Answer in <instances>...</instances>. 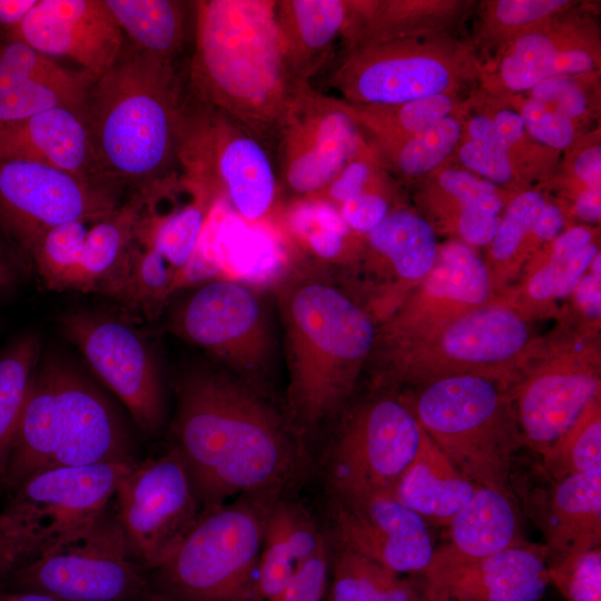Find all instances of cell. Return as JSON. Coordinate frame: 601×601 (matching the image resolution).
<instances>
[{
  "instance_id": "cell-1",
  "label": "cell",
  "mask_w": 601,
  "mask_h": 601,
  "mask_svg": "<svg viewBox=\"0 0 601 601\" xmlns=\"http://www.w3.org/2000/svg\"><path fill=\"white\" fill-rule=\"evenodd\" d=\"M176 396L175 447L205 508L273 491L289 475L286 424L258 387L226 370L194 365L177 378Z\"/></svg>"
},
{
  "instance_id": "cell-2",
  "label": "cell",
  "mask_w": 601,
  "mask_h": 601,
  "mask_svg": "<svg viewBox=\"0 0 601 601\" xmlns=\"http://www.w3.org/2000/svg\"><path fill=\"white\" fill-rule=\"evenodd\" d=\"M195 7L190 86L267 149L298 97L311 86L293 71L273 0H204Z\"/></svg>"
},
{
  "instance_id": "cell-3",
  "label": "cell",
  "mask_w": 601,
  "mask_h": 601,
  "mask_svg": "<svg viewBox=\"0 0 601 601\" xmlns=\"http://www.w3.org/2000/svg\"><path fill=\"white\" fill-rule=\"evenodd\" d=\"M273 287L285 334L288 421L311 431L351 397L372 354L377 325L316 265L287 267Z\"/></svg>"
},
{
  "instance_id": "cell-4",
  "label": "cell",
  "mask_w": 601,
  "mask_h": 601,
  "mask_svg": "<svg viewBox=\"0 0 601 601\" xmlns=\"http://www.w3.org/2000/svg\"><path fill=\"white\" fill-rule=\"evenodd\" d=\"M185 105L173 61L127 41L97 78L86 119L101 175L148 189L177 178Z\"/></svg>"
},
{
  "instance_id": "cell-5",
  "label": "cell",
  "mask_w": 601,
  "mask_h": 601,
  "mask_svg": "<svg viewBox=\"0 0 601 601\" xmlns=\"http://www.w3.org/2000/svg\"><path fill=\"white\" fill-rule=\"evenodd\" d=\"M129 431L102 392L57 351L38 362L2 487L62 466L134 463Z\"/></svg>"
},
{
  "instance_id": "cell-6",
  "label": "cell",
  "mask_w": 601,
  "mask_h": 601,
  "mask_svg": "<svg viewBox=\"0 0 601 601\" xmlns=\"http://www.w3.org/2000/svg\"><path fill=\"white\" fill-rule=\"evenodd\" d=\"M533 323L500 295L426 334L375 343L367 362L374 371V385L393 391L474 375L509 387L541 337Z\"/></svg>"
},
{
  "instance_id": "cell-7",
  "label": "cell",
  "mask_w": 601,
  "mask_h": 601,
  "mask_svg": "<svg viewBox=\"0 0 601 601\" xmlns=\"http://www.w3.org/2000/svg\"><path fill=\"white\" fill-rule=\"evenodd\" d=\"M402 394L439 450L471 482L509 492L515 452L522 445L513 405L503 384L459 375Z\"/></svg>"
},
{
  "instance_id": "cell-8",
  "label": "cell",
  "mask_w": 601,
  "mask_h": 601,
  "mask_svg": "<svg viewBox=\"0 0 601 601\" xmlns=\"http://www.w3.org/2000/svg\"><path fill=\"white\" fill-rule=\"evenodd\" d=\"M268 510L244 500L205 508L157 569L162 585L180 601H262L257 563Z\"/></svg>"
},
{
  "instance_id": "cell-9",
  "label": "cell",
  "mask_w": 601,
  "mask_h": 601,
  "mask_svg": "<svg viewBox=\"0 0 601 601\" xmlns=\"http://www.w3.org/2000/svg\"><path fill=\"white\" fill-rule=\"evenodd\" d=\"M600 336L560 323L508 387L522 445L541 456L601 396Z\"/></svg>"
},
{
  "instance_id": "cell-10",
  "label": "cell",
  "mask_w": 601,
  "mask_h": 601,
  "mask_svg": "<svg viewBox=\"0 0 601 601\" xmlns=\"http://www.w3.org/2000/svg\"><path fill=\"white\" fill-rule=\"evenodd\" d=\"M197 101V107H185L184 111L179 147L183 177L228 201L240 219L262 220L277 188L267 147L227 115Z\"/></svg>"
},
{
  "instance_id": "cell-11",
  "label": "cell",
  "mask_w": 601,
  "mask_h": 601,
  "mask_svg": "<svg viewBox=\"0 0 601 601\" xmlns=\"http://www.w3.org/2000/svg\"><path fill=\"white\" fill-rule=\"evenodd\" d=\"M16 590L66 601H136L146 587L116 516L91 526L23 563L7 578Z\"/></svg>"
},
{
  "instance_id": "cell-12",
  "label": "cell",
  "mask_w": 601,
  "mask_h": 601,
  "mask_svg": "<svg viewBox=\"0 0 601 601\" xmlns=\"http://www.w3.org/2000/svg\"><path fill=\"white\" fill-rule=\"evenodd\" d=\"M170 328L258 388L270 372L274 337L252 285L226 277L203 283L175 308Z\"/></svg>"
},
{
  "instance_id": "cell-13",
  "label": "cell",
  "mask_w": 601,
  "mask_h": 601,
  "mask_svg": "<svg viewBox=\"0 0 601 601\" xmlns=\"http://www.w3.org/2000/svg\"><path fill=\"white\" fill-rule=\"evenodd\" d=\"M342 420L332 455L338 497L393 491L424 431L402 394L381 390Z\"/></svg>"
},
{
  "instance_id": "cell-14",
  "label": "cell",
  "mask_w": 601,
  "mask_h": 601,
  "mask_svg": "<svg viewBox=\"0 0 601 601\" xmlns=\"http://www.w3.org/2000/svg\"><path fill=\"white\" fill-rule=\"evenodd\" d=\"M135 463L53 467L29 476L11 490L2 512L21 535L29 561L104 515Z\"/></svg>"
},
{
  "instance_id": "cell-15",
  "label": "cell",
  "mask_w": 601,
  "mask_h": 601,
  "mask_svg": "<svg viewBox=\"0 0 601 601\" xmlns=\"http://www.w3.org/2000/svg\"><path fill=\"white\" fill-rule=\"evenodd\" d=\"M142 193L115 210L59 225L32 250L45 285L57 292H98L117 298L122 288L134 243Z\"/></svg>"
},
{
  "instance_id": "cell-16",
  "label": "cell",
  "mask_w": 601,
  "mask_h": 601,
  "mask_svg": "<svg viewBox=\"0 0 601 601\" xmlns=\"http://www.w3.org/2000/svg\"><path fill=\"white\" fill-rule=\"evenodd\" d=\"M116 519L135 561L158 569L197 522L198 499L174 446L135 463L115 493Z\"/></svg>"
},
{
  "instance_id": "cell-17",
  "label": "cell",
  "mask_w": 601,
  "mask_h": 601,
  "mask_svg": "<svg viewBox=\"0 0 601 601\" xmlns=\"http://www.w3.org/2000/svg\"><path fill=\"white\" fill-rule=\"evenodd\" d=\"M457 55L436 41L405 37L346 51L328 86L354 106H391L449 93L460 73Z\"/></svg>"
},
{
  "instance_id": "cell-18",
  "label": "cell",
  "mask_w": 601,
  "mask_h": 601,
  "mask_svg": "<svg viewBox=\"0 0 601 601\" xmlns=\"http://www.w3.org/2000/svg\"><path fill=\"white\" fill-rule=\"evenodd\" d=\"M119 184L86 179L20 158H0V229L27 253L50 229L108 214Z\"/></svg>"
},
{
  "instance_id": "cell-19",
  "label": "cell",
  "mask_w": 601,
  "mask_h": 601,
  "mask_svg": "<svg viewBox=\"0 0 601 601\" xmlns=\"http://www.w3.org/2000/svg\"><path fill=\"white\" fill-rule=\"evenodd\" d=\"M63 336L95 375L121 401L136 424L152 433L164 423L165 401L156 354L147 338L125 319L93 311L59 317Z\"/></svg>"
},
{
  "instance_id": "cell-20",
  "label": "cell",
  "mask_w": 601,
  "mask_h": 601,
  "mask_svg": "<svg viewBox=\"0 0 601 601\" xmlns=\"http://www.w3.org/2000/svg\"><path fill=\"white\" fill-rule=\"evenodd\" d=\"M363 145L359 127L345 102L309 86L293 105L277 135V176L293 195L314 197Z\"/></svg>"
},
{
  "instance_id": "cell-21",
  "label": "cell",
  "mask_w": 601,
  "mask_h": 601,
  "mask_svg": "<svg viewBox=\"0 0 601 601\" xmlns=\"http://www.w3.org/2000/svg\"><path fill=\"white\" fill-rule=\"evenodd\" d=\"M499 296L474 248L461 240L447 242L439 247L426 277L377 325L375 343L426 334Z\"/></svg>"
},
{
  "instance_id": "cell-22",
  "label": "cell",
  "mask_w": 601,
  "mask_h": 601,
  "mask_svg": "<svg viewBox=\"0 0 601 601\" xmlns=\"http://www.w3.org/2000/svg\"><path fill=\"white\" fill-rule=\"evenodd\" d=\"M343 546L397 574L423 573L434 544L427 522L393 491L338 497L335 508Z\"/></svg>"
},
{
  "instance_id": "cell-23",
  "label": "cell",
  "mask_w": 601,
  "mask_h": 601,
  "mask_svg": "<svg viewBox=\"0 0 601 601\" xmlns=\"http://www.w3.org/2000/svg\"><path fill=\"white\" fill-rule=\"evenodd\" d=\"M363 273L372 289L363 305L383 323L433 268L439 246L432 224L407 209H393L366 234Z\"/></svg>"
},
{
  "instance_id": "cell-24",
  "label": "cell",
  "mask_w": 601,
  "mask_h": 601,
  "mask_svg": "<svg viewBox=\"0 0 601 601\" xmlns=\"http://www.w3.org/2000/svg\"><path fill=\"white\" fill-rule=\"evenodd\" d=\"M10 37L48 57H67L96 78L114 66L126 43L105 0H37Z\"/></svg>"
},
{
  "instance_id": "cell-25",
  "label": "cell",
  "mask_w": 601,
  "mask_h": 601,
  "mask_svg": "<svg viewBox=\"0 0 601 601\" xmlns=\"http://www.w3.org/2000/svg\"><path fill=\"white\" fill-rule=\"evenodd\" d=\"M96 79L6 36L0 40V125L58 107L86 110Z\"/></svg>"
},
{
  "instance_id": "cell-26",
  "label": "cell",
  "mask_w": 601,
  "mask_h": 601,
  "mask_svg": "<svg viewBox=\"0 0 601 601\" xmlns=\"http://www.w3.org/2000/svg\"><path fill=\"white\" fill-rule=\"evenodd\" d=\"M444 542L434 546L423 589L454 571L524 542L510 492L477 485L471 500L446 524ZM422 589V590H423Z\"/></svg>"
},
{
  "instance_id": "cell-27",
  "label": "cell",
  "mask_w": 601,
  "mask_h": 601,
  "mask_svg": "<svg viewBox=\"0 0 601 601\" xmlns=\"http://www.w3.org/2000/svg\"><path fill=\"white\" fill-rule=\"evenodd\" d=\"M549 584L546 548L524 541L423 589L422 600L540 601Z\"/></svg>"
},
{
  "instance_id": "cell-28",
  "label": "cell",
  "mask_w": 601,
  "mask_h": 601,
  "mask_svg": "<svg viewBox=\"0 0 601 601\" xmlns=\"http://www.w3.org/2000/svg\"><path fill=\"white\" fill-rule=\"evenodd\" d=\"M85 111L58 107L0 125V158L27 159L86 179H107L96 161Z\"/></svg>"
},
{
  "instance_id": "cell-29",
  "label": "cell",
  "mask_w": 601,
  "mask_h": 601,
  "mask_svg": "<svg viewBox=\"0 0 601 601\" xmlns=\"http://www.w3.org/2000/svg\"><path fill=\"white\" fill-rule=\"evenodd\" d=\"M548 562L585 552L601 544V473L555 480L543 512Z\"/></svg>"
},
{
  "instance_id": "cell-30",
  "label": "cell",
  "mask_w": 601,
  "mask_h": 601,
  "mask_svg": "<svg viewBox=\"0 0 601 601\" xmlns=\"http://www.w3.org/2000/svg\"><path fill=\"white\" fill-rule=\"evenodd\" d=\"M349 2L343 0H279L275 14L286 57L306 83L327 62L347 23Z\"/></svg>"
},
{
  "instance_id": "cell-31",
  "label": "cell",
  "mask_w": 601,
  "mask_h": 601,
  "mask_svg": "<svg viewBox=\"0 0 601 601\" xmlns=\"http://www.w3.org/2000/svg\"><path fill=\"white\" fill-rule=\"evenodd\" d=\"M476 486L424 432L417 453L396 482L393 493L426 522L446 526L471 500Z\"/></svg>"
},
{
  "instance_id": "cell-32",
  "label": "cell",
  "mask_w": 601,
  "mask_h": 601,
  "mask_svg": "<svg viewBox=\"0 0 601 601\" xmlns=\"http://www.w3.org/2000/svg\"><path fill=\"white\" fill-rule=\"evenodd\" d=\"M599 252L597 242L574 256L563 255L545 245L502 295L533 322L552 316L559 313V302L570 297Z\"/></svg>"
},
{
  "instance_id": "cell-33",
  "label": "cell",
  "mask_w": 601,
  "mask_h": 601,
  "mask_svg": "<svg viewBox=\"0 0 601 601\" xmlns=\"http://www.w3.org/2000/svg\"><path fill=\"white\" fill-rule=\"evenodd\" d=\"M191 199L175 204L168 210L155 206L144 190L142 204L135 226L134 240L158 252L177 274V279L190 260L207 218L217 199L195 185ZM177 283V282H176Z\"/></svg>"
},
{
  "instance_id": "cell-34",
  "label": "cell",
  "mask_w": 601,
  "mask_h": 601,
  "mask_svg": "<svg viewBox=\"0 0 601 601\" xmlns=\"http://www.w3.org/2000/svg\"><path fill=\"white\" fill-rule=\"evenodd\" d=\"M546 203L536 190L518 194L508 203L484 260L492 286L502 295L519 277L538 252L533 240L534 223Z\"/></svg>"
},
{
  "instance_id": "cell-35",
  "label": "cell",
  "mask_w": 601,
  "mask_h": 601,
  "mask_svg": "<svg viewBox=\"0 0 601 601\" xmlns=\"http://www.w3.org/2000/svg\"><path fill=\"white\" fill-rule=\"evenodd\" d=\"M130 43L173 61L186 38L185 2L174 0H105Z\"/></svg>"
},
{
  "instance_id": "cell-36",
  "label": "cell",
  "mask_w": 601,
  "mask_h": 601,
  "mask_svg": "<svg viewBox=\"0 0 601 601\" xmlns=\"http://www.w3.org/2000/svg\"><path fill=\"white\" fill-rule=\"evenodd\" d=\"M41 356L40 338L26 333L0 351V486Z\"/></svg>"
},
{
  "instance_id": "cell-37",
  "label": "cell",
  "mask_w": 601,
  "mask_h": 601,
  "mask_svg": "<svg viewBox=\"0 0 601 601\" xmlns=\"http://www.w3.org/2000/svg\"><path fill=\"white\" fill-rule=\"evenodd\" d=\"M572 41L564 29L543 24L519 32L500 58V83L510 91L531 90L551 78L556 56Z\"/></svg>"
},
{
  "instance_id": "cell-38",
  "label": "cell",
  "mask_w": 601,
  "mask_h": 601,
  "mask_svg": "<svg viewBox=\"0 0 601 601\" xmlns=\"http://www.w3.org/2000/svg\"><path fill=\"white\" fill-rule=\"evenodd\" d=\"M345 105L374 140H397L420 135L451 116L455 101L450 93H437L391 106Z\"/></svg>"
},
{
  "instance_id": "cell-39",
  "label": "cell",
  "mask_w": 601,
  "mask_h": 601,
  "mask_svg": "<svg viewBox=\"0 0 601 601\" xmlns=\"http://www.w3.org/2000/svg\"><path fill=\"white\" fill-rule=\"evenodd\" d=\"M462 132V121L451 115L420 135L374 142L380 156L397 173L415 177L436 168L454 149Z\"/></svg>"
},
{
  "instance_id": "cell-40",
  "label": "cell",
  "mask_w": 601,
  "mask_h": 601,
  "mask_svg": "<svg viewBox=\"0 0 601 601\" xmlns=\"http://www.w3.org/2000/svg\"><path fill=\"white\" fill-rule=\"evenodd\" d=\"M541 457L554 480L573 474L601 473V396L587 406Z\"/></svg>"
},
{
  "instance_id": "cell-41",
  "label": "cell",
  "mask_w": 601,
  "mask_h": 601,
  "mask_svg": "<svg viewBox=\"0 0 601 601\" xmlns=\"http://www.w3.org/2000/svg\"><path fill=\"white\" fill-rule=\"evenodd\" d=\"M306 199L290 211V227L312 254L325 262H335L345 254L351 229L336 207L317 198Z\"/></svg>"
},
{
  "instance_id": "cell-42",
  "label": "cell",
  "mask_w": 601,
  "mask_h": 601,
  "mask_svg": "<svg viewBox=\"0 0 601 601\" xmlns=\"http://www.w3.org/2000/svg\"><path fill=\"white\" fill-rule=\"evenodd\" d=\"M400 575L343 546L334 565L331 601H384Z\"/></svg>"
},
{
  "instance_id": "cell-43",
  "label": "cell",
  "mask_w": 601,
  "mask_h": 601,
  "mask_svg": "<svg viewBox=\"0 0 601 601\" xmlns=\"http://www.w3.org/2000/svg\"><path fill=\"white\" fill-rule=\"evenodd\" d=\"M548 577L565 601H601V549L548 562Z\"/></svg>"
},
{
  "instance_id": "cell-44",
  "label": "cell",
  "mask_w": 601,
  "mask_h": 601,
  "mask_svg": "<svg viewBox=\"0 0 601 601\" xmlns=\"http://www.w3.org/2000/svg\"><path fill=\"white\" fill-rule=\"evenodd\" d=\"M296 566L286 544L280 522L269 506L257 563V591L260 600L274 599L289 582Z\"/></svg>"
},
{
  "instance_id": "cell-45",
  "label": "cell",
  "mask_w": 601,
  "mask_h": 601,
  "mask_svg": "<svg viewBox=\"0 0 601 601\" xmlns=\"http://www.w3.org/2000/svg\"><path fill=\"white\" fill-rule=\"evenodd\" d=\"M569 307L560 321L590 334H598L601 319V254L594 256L588 272L570 295Z\"/></svg>"
},
{
  "instance_id": "cell-46",
  "label": "cell",
  "mask_w": 601,
  "mask_h": 601,
  "mask_svg": "<svg viewBox=\"0 0 601 601\" xmlns=\"http://www.w3.org/2000/svg\"><path fill=\"white\" fill-rule=\"evenodd\" d=\"M504 210L500 191L485 195L465 205L459 213L454 229L461 242L471 247H484L492 243Z\"/></svg>"
},
{
  "instance_id": "cell-47",
  "label": "cell",
  "mask_w": 601,
  "mask_h": 601,
  "mask_svg": "<svg viewBox=\"0 0 601 601\" xmlns=\"http://www.w3.org/2000/svg\"><path fill=\"white\" fill-rule=\"evenodd\" d=\"M272 510L280 522L286 544L297 565L325 548L322 535L300 506L277 502Z\"/></svg>"
},
{
  "instance_id": "cell-48",
  "label": "cell",
  "mask_w": 601,
  "mask_h": 601,
  "mask_svg": "<svg viewBox=\"0 0 601 601\" xmlns=\"http://www.w3.org/2000/svg\"><path fill=\"white\" fill-rule=\"evenodd\" d=\"M525 130L538 141L555 149L570 146L575 137L574 122L533 99L526 100L521 108Z\"/></svg>"
},
{
  "instance_id": "cell-49",
  "label": "cell",
  "mask_w": 601,
  "mask_h": 601,
  "mask_svg": "<svg viewBox=\"0 0 601 601\" xmlns=\"http://www.w3.org/2000/svg\"><path fill=\"white\" fill-rule=\"evenodd\" d=\"M459 158L470 171L495 186L511 184L514 178L510 154L496 142L469 139L460 146Z\"/></svg>"
},
{
  "instance_id": "cell-50",
  "label": "cell",
  "mask_w": 601,
  "mask_h": 601,
  "mask_svg": "<svg viewBox=\"0 0 601 601\" xmlns=\"http://www.w3.org/2000/svg\"><path fill=\"white\" fill-rule=\"evenodd\" d=\"M570 4L568 0H500L493 6L492 20L505 30L522 32L542 24Z\"/></svg>"
},
{
  "instance_id": "cell-51",
  "label": "cell",
  "mask_w": 601,
  "mask_h": 601,
  "mask_svg": "<svg viewBox=\"0 0 601 601\" xmlns=\"http://www.w3.org/2000/svg\"><path fill=\"white\" fill-rule=\"evenodd\" d=\"M372 155L363 145L358 152L314 197L338 208L346 200L368 189L373 175Z\"/></svg>"
},
{
  "instance_id": "cell-52",
  "label": "cell",
  "mask_w": 601,
  "mask_h": 601,
  "mask_svg": "<svg viewBox=\"0 0 601 601\" xmlns=\"http://www.w3.org/2000/svg\"><path fill=\"white\" fill-rule=\"evenodd\" d=\"M328 558L326 546L298 564L286 587L270 601H321L326 587Z\"/></svg>"
},
{
  "instance_id": "cell-53",
  "label": "cell",
  "mask_w": 601,
  "mask_h": 601,
  "mask_svg": "<svg viewBox=\"0 0 601 601\" xmlns=\"http://www.w3.org/2000/svg\"><path fill=\"white\" fill-rule=\"evenodd\" d=\"M337 210L349 229L365 235L391 211L388 201L370 188L343 203Z\"/></svg>"
},
{
  "instance_id": "cell-54",
  "label": "cell",
  "mask_w": 601,
  "mask_h": 601,
  "mask_svg": "<svg viewBox=\"0 0 601 601\" xmlns=\"http://www.w3.org/2000/svg\"><path fill=\"white\" fill-rule=\"evenodd\" d=\"M437 184L456 210L454 221H456L460 210L465 205L485 195L499 191L497 187L490 181L469 170L456 168L443 170L439 176Z\"/></svg>"
},
{
  "instance_id": "cell-55",
  "label": "cell",
  "mask_w": 601,
  "mask_h": 601,
  "mask_svg": "<svg viewBox=\"0 0 601 601\" xmlns=\"http://www.w3.org/2000/svg\"><path fill=\"white\" fill-rule=\"evenodd\" d=\"M29 561L27 546L13 522L0 511V579Z\"/></svg>"
},
{
  "instance_id": "cell-56",
  "label": "cell",
  "mask_w": 601,
  "mask_h": 601,
  "mask_svg": "<svg viewBox=\"0 0 601 601\" xmlns=\"http://www.w3.org/2000/svg\"><path fill=\"white\" fill-rule=\"evenodd\" d=\"M597 67V52L588 46L572 41L556 56L551 77H571L590 72Z\"/></svg>"
},
{
  "instance_id": "cell-57",
  "label": "cell",
  "mask_w": 601,
  "mask_h": 601,
  "mask_svg": "<svg viewBox=\"0 0 601 601\" xmlns=\"http://www.w3.org/2000/svg\"><path fill=\"white\" fill-rule=\"evenodd\" d=\"M564 224L565 216L561 207L546 200L532 230L538 249L556 238L563 231Z\"/></svg>"
},
{
  "instance_id": "cell-58",
  "label": "cell",
  "mask_w": 601,
  "mask_h": 601,
  "mask_svg": "<svg viewBox=\"0 0 601 601\" xmlns=\"http://www.w3.org/2000/svg\"><path fill=\"white\" fill-rule=\"evenodd\" d=\"M496 144L510 151L524 136L525 127L520 112L501 109L493 117Z\"/></svg>"
},
{
  "instance_id": "cell-59",
  "label": "cell",
  "mask_w": 601,
  "mask_h": 601,
  "mask_svg": "<svg viewBox=\"0 0 601 601\" xmlns=\"http://www.w3.org/2000/svg\"><path fill=\"white\" fill-rule=\"evenodd\" d=\"M573 171L584 188L601 187V147L593 145L583 149L575 158Z\"/></svg>"
},
{
  "instance_id": "cell-60",
  "label": "cell",
  "mask_w": 601,
  "mask_h": 601,
  "mask_svg": "<svg viewBox=\"0 0 601 601\" xmlns=\"http://www.w3.org/2000/svg\"><path fill=\"white\" fill-rule=\"evenodd\" d=\"M36 2L37 0H0V29L11 36Z\"/></svg>"
},
{
  "instance_id": "cell-61",
  "label": "cell",
  "mask_w": 601,
  "mask_h": 601,
  "mask_svg": "<svg viewBox=\"0 0 601 601\" xmlns=\"http://www.w3.org/2000/svg\"><path fill=\"white\" fill-rule=\"evenodd\" d=\"M600 189L583 188L574 200V213L583 221L597 223L601 215Z\"/></svg>"
},
{
  "instance_id": "cell-62",
  "label": "cell",
  "mask_w": 601,
  "mask_h": 601,
  "mask_svg": "<svg viewBox=\"0 0 601 601\" xmlns=\"http://www.w3.org/2000/svg\"><path fill=\"white\" fill-rule=\"evenodd\" d=\"M466 129L470 140L480 142H496L493 120L486 115L480 114L471 117Z\"/></svg>"
},
{
  "instance_id": "cell-63",
  "label": "cell",
  "mask_w": 601,
  "mask_h": 601,
  "mask_svg": "<svg viewBox=\"0 0 601 601\" xmlns=\"http://www.w3.org/2000/svg\"><path fill=\"white\" fill-rule=\"evenodd\" d=\"M18 280L17 268L9 255L0 245V290L11 287Z\"/></svg>"
},
{
  "instance_id": "cell-64",
  "label": "cell",
  "mask_w": 601,
  "mask_h": 601,
  "mask_svg": "<svg viewBox=\"0 0 601 601\" xmlns=\"http://www.w3.org/2000/svg\"><path fill=\"white\" fill-rule=\"evenodd\" d=\"M0 601H66L53 595L37 592L14 590L11 592L0 593Z\"/></svg>"
}]
</instances>
